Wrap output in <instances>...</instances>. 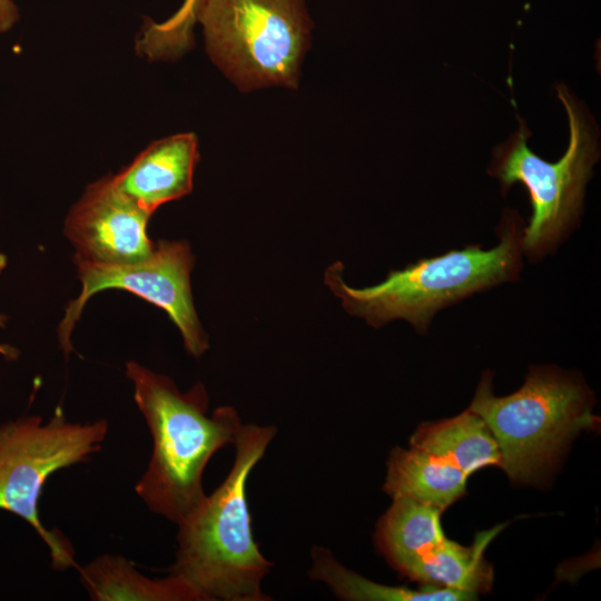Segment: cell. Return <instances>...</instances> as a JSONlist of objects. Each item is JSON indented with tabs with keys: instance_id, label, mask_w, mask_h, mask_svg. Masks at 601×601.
<instances>
[{
	"instance_id": "8992f818",
	"label": "cell",
	"mask_w": 601,
	"mask_h": 601,
	"mask_svg": "<svg viewBox=\"0 0 601 601\" xmlns=\"http://www.w3.org/2000/svg\"><path fill=\"white\" fill-rule=\"evenodd\" d=\"M197 21L210 58L240 89L297 87L311 35L303 0H205Z\"/></svg>"
},
{
	"instance_id": "9c48e42d",
	"label": "cell",
	"mask_w": 601,
	"mask_h": 601,
	"mask_svg": "<svg viewBox=\"0 0 601 601\" xmlns=\"http://www.w3.org/2000/svg\"><path fill=\"white\" fill-rule=\"evenodd\" d=\"M150 216L117 186L114 176H106L87 186L69 210L65 234L76 248L75 259L132 264L155 248L147 234Z\"/></svg>"
},
{
	"instance_id": "5bb4252c",
	"label": "cell",
	"mask_w": 601,
	"mask_h": 601,
	"mask_svg": "<svg viewBox=\"0 0 601 601\" xmlns=\"http://www.w3.org/2000/svg\"><path fill=\"white\" fill-rule=\"evenodd\" d=\"M410 444L449 461L467 475L501 464L494 436L483 418L471 410L453 418L421 424Z\"/></svg>"
},
{
	"instance_id": "9a60e30c",
	"label": "cell",
	"mask_w": 601,
	"mask_h": 601,
	"mask_svg": "<svg viewBox=\"0 0 601 601\" xmlns=\"http://www.w3.org/2000/svg\"><path fill=\"white\" fill-rule=\"evenodd\" d=\"M492 536V532L481 533L472 546H463L445 538L403 575L473 594L486 591L491 587L492 570L483 559V550Z\"/></svg>"
},
{
	"instance_id": "3957f363",
	"label": "cell",
	"mask_w": 601,
	"mask_h": 601,
	"mask_svg": "<svg viewBox=\"0 0 601 601\" xmlns=\"http://www.w3.org/2000/svg\"><path fill=\"white\" fill-rule=\"evenodd\" d=\"M522 221L505 210L497 228L500 242L490 249L469 245L442 255L422 258L392 270L373 286L347 285L341 263L326 270L325 282L352 315L378 328L404 319L426 334L434 316L474 294L519 279L522 269Z\"/></svg>"
},
{
	"instance_id": "8fae6325",
	"label": "cell",
	"mask_w": 601,
	"mask_h": 601,
	"mask_svg": "<svg viewBox=\"0 0 601 601\" xmlns=\"http://www.w3.org/2000/svg\"><path fill=\"white\" fill-rule=\"evenodd\" d=\"M77 570L95 601H206L183 578L171 573L166 578H148L120 555L104 554Z\"/></svg>"
},
{
	"instance_id": "7a4b0ae2",
	"label": "cell",
	"mask_w": 601,
	"mask_h": 601,
	"mask_svg": "<svg viewBox=\"0 0 601 601\" xmlns=\"http://www.w3.org/2000/svg\"><path fill=\"white\" fill-rule=\"evenodd\" d=\"M276 434L275 426L243 424L234 464L224 482L180 524L169 573L206 601H266L262 581L272 563L253 539L246 484Z\"/></svg>"
},
{
	"instance_id": "7c38bea8",
	"label": "cell",
	"mask_w": 601,
	"mask_h": 601,
	"mask_svg": "<svg viewBox=\"0 0 601 601\" xmlns=\"http://www.w3.org/2000/svg\"><path fill=\"white\" fill-rule=\"evenodd\" d=\"M466 479L462 470L422 449L395 447L383 491L392 499L407 496L443 511L464 494Z\"/></svg>"
},
{
	"instance_id": "ac0fdd59",
	"label": "cell",
	"mask_w": 601,
	"mask_h": 601,
	"mask_svg": "<svg viewBox=\"0 0 601 601\" xmlns=\"http://www.w3.org/2000/svg\"><path fill=\"white\" fill-rule=\"evenodd\" d=\"M19 19L17 6L12 0H0V33L9 31Z\"/></svg>"
},
{
	"instance_id": "277c9868",
	"label": "cell",
	"mask_w": 601,
	"mask_h": 601,
	"mask_svg": "<svg viewBox=\"0 0 601 601\" xmlns=\"http://www.w3.org/2000/svg\"><path fill=\"white\" fill-rule=\"evenodd\" d=\"M593 403L592 391L577 374L544 365L532 366L524 384L508 396L493 394L492 373L484 372L469 410L490 428L511 481L535 483L582 430L597 425Z\"/></svg>"
},
{
	"instance_id": "2e32d148",
	"label": "cell",
	"mask_w": 601,
	"mask_h": 601,
	"mask_svg": "<svg viewBox=\"0 0 601 601\" xmlns=\"http://www.w3.org/2000/svg\"><path fill=\"white\" fill-rule=\"evenodd\" d=\"M311 577L326 583L345 600L372 601H461L472 600L476 594L454 589L434 587L411 590L375 583L344 568L323 548L312 551Z\"/></svg>"
},
{
	"instance_id": "e0dca14e",
	"label": "cell",
	"mask_w": 601,
	"mask_h": 601,
	"mask_svg": "<svg viewBox=\"0 0 601 601\" xmlns=\"http://www.w3.org/2000/svg\"><path fill=\"white\" fill-rule=\"evenodd\" d=\"M205 0H185L164 22H145L137 40V51L150 60L181 55L193 45V28Z\"/></svg>"
},
{
	"instance_id": "30bf717a",
	"label": "cell",
	"mask_w": 601,
	"mask_h": 601,
	"mask_svg": "<svg viewBox=\"0 0 601 601\" xmlns=\"http://www.w3.org/2000/svg\"><path fill=\"white\" fill-rule=\"evenodd\" d=\"M198 158L196 136L178 134L151 142L114 179L140 208L152 214L191 191Z\"/></svg>"
},
{
	"instance_id": "6da1fadb",
	"label": "cell",
	"mask_w": 601,
	"mask_h": 601,
	"mask_svg": "<svg viewBox=\"0 0 601 601\" xmlns=\"http://www.w3.org/2000/svg\"><path fill=\"white\" fill-rule=\"evenodd\" d=\"M126 374L152 439L147 470L135 491L150 511L178 525L206 499L205 467L218 450L234 445L243 423L231 406L208 414L201 383L183 393L168 376L136 362L126 364Z\"/></svg>"
},
{
	"instance_id": "52a82bcc",
	"label": "cell",
	"mask_w": 601,
	"mask_h": 601,
	"mask_svg": "<svg viewBox=\"0 0 601 601\" xmlns=\"http://www.w3.org/2000/svg\"><path fill=\"white\" fill-rule=\"evenodd\" d=\"M108 423L68 422L60 407L43 424L40 416L22 417L0 427V509L26 520L47 544L55 570L78 569L70 541L40 521L38 502L55 472L86 462L100 451Z\"/></svg>"
},
{
	"instance_id": "ffe728a7",
	"label": "cell",
	"mask_w": 601,
	"mask_h": 601,
	"mask_svg": "<svg viewBox=\"0 0 601 601\" xmlns=\"http://www.w3.org/2000/svg\"><path fill=\"white\" fill-rule=\"evenodd\" d=\"M6 322V316L0 313V326H3Z\"/></svg>"
},
{
	"instance_id": "4fadbf2b",
	"label": "cell",
	"mask_w": 601,
	"mask_h": 601,
	"mask_svg": "<svg viewBox=\"0 0 601 601\" xmlns=\"http://www.w3.org/2000/svg\"><path fill=\"white\" fill-rule=\"evenodd\" d=\"M441 513L436 506L402 496L393 499L391 508L380 519L376 544L401 574L445 539Z\"/></svg>"
},
{
	"instance_id": "5b68a950",
	"label": "cell",
	"mask_w": 601,
	"mask_h": 601,
	"mask_svg": "<svg viewBox=\"0 0 601 601\" xmlns=\"http://www.w3.org/2000/svg\"><path fill=\"white\" fill-rule=\"evenodd\" d=\"M570 126L569 146L555 162H549L528 147L531 132L523 119L519 129L493 150L489 174L502 191L521 183L529 191L532 215L522 230V250L530 262L552 253L579 225L587 183L598 160L597 140L585 115L569 93L556 86Z\"/></svg>"
},
{
	"instance_id": "ba28073f",
	"label": "cell",
	"mask_w": 601,
	"mask_h": 601,
	"mask_svg": "<svg viewBox=\"0 0 601 601\" xmlns=\"http://www.w3.org/2000/svg\"><path fill=\"white\" fill-rule=\"evenodd\" d=\"M81 290L65 311L58 338L65 354L73 348L71 333L89 298L98 292L118 288L130 292L164 309L180 331L186 351L201 356L208 348L193 302L190 272L194 256L184 240L160 239L147 258L126 265H106L75 259Z\"/></svg>"
},
{
	"instance_id": "d6986e66",
	"label": "cell",
	"mask_w": 601,
	"mask_h": 601,
	"mask_svg": "<svg viewBox=\"0 0 601 601\" xmlns=\"http://www.w3.org/2000/svg\"><path fill=\"white\" fill-rule=\"evenodd\" d=\"M0 354L6 356V357L13 358V357H16L17 352L14 351V348H12V347H10L8 345L0 344Z\"/></svg>"
}]
</instances>
